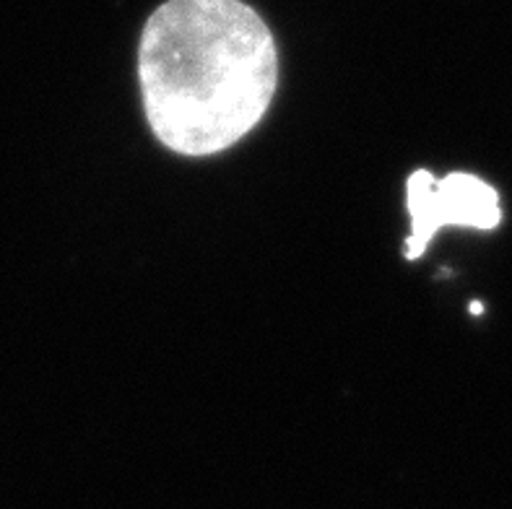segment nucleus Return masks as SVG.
<instances>
[{"label": "nucleus", "mask_w": 512, "mask_h": 509, "mask_svg": "<svg viewBox=\"0 0 512 509\" xmlns=\"http://www.w3.org/2000/svg\"><path fill=\"white\" fill-rule=\"evenodd\" d=\"M138 84L164 149L221 154L253 133L271 107L276 39L242 0H169L143 26Z\"/></svg>", "instance_id": "nucleus-1"}, {"label": "nucleus", "mask_w": 512, "mask_h": 509, "mask_svg": "<svg viewBox=\"0 0 512 509\" xmlns=\"http://www.w3.org/2000/svg\"><path fill=\"white\" fill-rule=\"evenodd\" d=\"M406 208L411 234L403 258L419 260L442 226H468L492 232L502 221L500 193L476 174L450 172L437 180L427 169H416L406 180Z\"/></svg>", "instance_id": "nucleus-2"}]
</instances>
